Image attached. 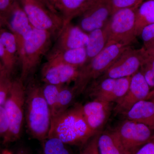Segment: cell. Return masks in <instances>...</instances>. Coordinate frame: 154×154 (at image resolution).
I'll return each mask as SVG.
<instances>
[{"label": "cell", "instance_id": "cell-41", "mask_svg": "<svg viewBox=\"0 0 154 154\" xmlns=\"http://www.w3.org/2000/svg\"><path fill=\"white\" fill-rule=\"evenodd\" d=\"M0 154H4V150L1 146V143H0Z\"/></svg>", "mask_w": 154, "mask_h": 154}, {"label": "cell", "instance_id": "cell-18", "mask_svg": "<svg viewBox=\"0 0 154 154\" xmlns=\"http://www.w3.org/2000/svg\"><path fill=\"white\" fill-rule=\"evenodd\" d=\"M88 0H54L53 7L61 16L65 25L78 17Z\"/></svg>", "mask_w": 154, "mask_h": 154}, {"label": "cell", "instance_id": "cell-4", "mask_svg": "<svg viewBox=\"0 0 154 154\" xmlns=\"http://www.w3.org/2000/svg\"><path fill=\"white\" fill-rule=\"evenodd\" d=\"M47 31L33 28L31 36L19 54L21 66L20 79L25 82L34 73L42 58L51 48L53 38Z\"/></svg>", "mask_w": 154, "mask_h": 154}, {"label": "cell", "instance_id": "cell-7", "mask_svg": "<svg viewBox=\"0 0 154 154\" xmlns=\"http://www.w3.org/2000/svg\"><path fill=\"white\" fill-rule=\"evenodd\" d=\"M137 9H122L111 15L105 26L108 43L114 42L131 46L135 42L137 37L135 33Z\"/></svg>", "mask_w": 154, "mask_h": 154}, {"label": "cell", "instance_id": "cell-30", "mask_svg": "<svg viewBox=\"0 0 154 154\" xmlns=\"http://www.w3.org/2000/svg\"><path fill=\"white\" fill-rule=\"evenodd\" d=\"M19 3L18 0H0V17L5 24L6 20Z\"/></svg>", "mask_w": 154, "mask_h": 154}, {"label": "cell", "instance_id": "cell-8", "mask_svg": "<svg viewBox=\"0 0 154 154\" xmlns=\"http://www.w3.org/2000/svg\"><path fill=\"white\" fill-rule=\"evenodd\" d=\"M125 152L135 154L151 139L153 130L142 123L125 119L113 130Z\"/></svg>", "mask_w": 154, "mask_h": 154}, {"label": "cell", "instance_id": "cell-3", "mask_svg": "<svg viewBox=\"0 0 154 154\" xmlns=\"http://www.w3.org/2000/svg\"><path fill=\"white\" fill-rule=\"evenodd\" d=\"M129 47L109 42L100 53L81 67L72 87L76 96L84 93L88 86L98 79Z\"/></svg>", "mask_w": 154, "mask_h": 154}, {"label": "cell", "instance_id": "cell-22", "mask_svg": "<svg viewBox=\"0 0 154 154\" xmlns=\"http://www.w3.org/2000/svg\"><path fill=\"white\" fill-rule=\"evenodd\" d=\"M76 96L72 87L62 86L59 93L55 113L51 119L65 111L70 107Z\"/></svg>", "mask_w": 154, "mask_h": 154}, {"label": "cell", "instance_id": "cell-15", "mask_svg": "<svg viewBox=\"0 0 154 154\" xmlns=\"http://www.w3.org/2000/svg\"><path fill=\"white\" fill-rule=\"evenodd\" d=\"M79 68L64 64L46 62L41 70V79L45 84L64 85L75 80Z\"/></svg>", "mask_w": 154, "mask_h": 154}, {"label": "cell", "instance_id": "cell-23", "mask_svg": "<svg viewBox=\"0 0 154 154\" xmlns=\"http://www.w3.org/2000/svg\"><path fill=\"white\" fill-rule=\"evenodd\" d=\"M0 40L6 52L12 60L17 64L19 62L18 48L15 36L11 31L2 30L0 31Z\"/></svg>", "mask_w": 154, "mask_h": 154}, {"label": "cell", "instance_id": "cell-16", "mask_svg": "<svg viewBox=\"0 0 154 154\" xmlns=\"http://www.w3.org/2000/svg\"><path fill=\"white\" fill-rule=\"evenodd\" d=\"M122 115L125 119L142 123L154 130V99L139 101Z\"/></svg>", "mask_w": 154, "mask_h": 154}, {"label": "cell", "instance_id": "cell-17", "mask_svg": "<svg viewBox=\"0 0 154 154\" xmlns=\"http://www.w3.org/2000/svg\"><path fill=\"white\" fill-rule=\"evenodd\" d=\"M46 62L51 64H64L80 68L87 62L85 47L68 50L47 56Z\"/></svg>", "mask_w": 154, "mask_h": 154}, {"label": "cell", "instance_id": "cell-39", "mask_svg": "<svg viewBox=\"0 0 154 154\" xmlns=\"http://www.w3.org/2000/svg\"><path fill=\"white\" fill-rule=\"evenodd\" d=\"M5 25V23L3 22L2 19L0 17V31L2 30V27L3 25Z\"/></svg>", "mask_w": 154, "mask_h": 154}, {"label": "cell", "instance_id": "cell-10", "mask_svg": "<svg viewBox=\"0 0 154 154\" xmlns=\"http://www.w3.org/2000/svg\"><path fill=\"white\" fill-rule=\"evenodd\" d=\"M146 56L143 48L134 49L130 46L122 53L99 79H116L131 77L140 69Z\"/></svg>", "mask_w": 154, "mask_h": 154}, {"label": "cell", "instance_id": "cell-2", "mask_svg": "<svg viewBox=\"0 0 154 154\" xmlns=\"http://www.w3.org/2000/svg\"><path fill=\"white\" fill-rule=\"evenodd\" d=\"M51 116L42 94V88L34 80L26 87L25 120L29 134L42 142L48 138Z\"/></svg>", "mask_w": 154, "mask_h": 154}, {"label": "cell", "instance_id": "cell-1", "mask_svg": "<svg viewBox=\"0 0 154 154\" xmlns=\"http://www.w3.org/2000/svg\"><path fill=\"white\" fill-rule=\"evenodd\" d=\"M97 133L88 125L82 105L76 104L51 119L48 138H56L66 145L82 147Z\"/></svg>", "mask_w": 154, "mask_h": 154}, {"label": "cell", "instance_id": "cell-28", "mask_svg": "<svg viewBox=\"0 0 154 154\" xmlns=\"http://www.w3.org/2000/svg\"><path fill=\"white\" fill-rule=\"evenodd\" d=\"M140 70L150 88L151 91L154 90V57L146 56Z\"/></svg>", "mask_w": 154, "mask_h": 154}, {"label": "cell", "instance_id": "cell-37", "mask_svg": "<svg viewBox=\"0 0 154 154\" xmlns=\"http://www.w3.org/2000/svg\"><path fill=\"white\" fill-rule=\"evenodd\" d=\"M38 1L41 2H42L43 4H44V5H45L47 6L50 9H51V10L54 11V12H56V13H58L57 12L52 8V6L50 4L49 2H48V0H38Z\"/></svg>", "mask_w": 154, "mask_h": 154}, {"label": "cell", "instance_id": "cell-20", "mask_svg": "<svg viewBox=\"0 0 154 154\" xmlns=\"http://www.w3.org/2000/svg\"><path fill=\"white\" fill-rule=\"evenodd\" d=\"M98 146L100 154H122L125 152L113 130L100 133Z\"/></svg>", "mask_w": 154, "mask_h": 154}, {"label": "cell", "instance_id": "cell-21", "mask_svg": "<svg viewBox=\"0 0 154 154\" xmlns=\"http://www.w3.org/2000/svg\"><path fill=\"white\" fill-rule=\"evenodd\" d=\"M154 23V0L143 2L136 12L135 33L139 36L141 30L146 26Z\"/></svg>", "mask_w": 154, "mask_h": 154}, {"label": "cell", "instance_id": "cell-42", "mask_svg": "<svg viewBox=\"0 0 154 154\" xmlns=\"http://www.w3.org/2000/svg\"><path fill=\"white\" fill-rule=\"evenodd\" d=\"M122 154H131V153H130L129 152H125L124 153Z\"/></svg>", "mask_w": 154, "mask_h": 154}, {"label": "cell", "instance_id": "cell-14", "mask_svg": "<svg viewBox=\"0 0 154 154\" xmlns=\"http://www.w3.org/2000/svg\"><path fill=\"white\" fill-rule=\"evenodd\" d=\"M5 24L15 36L19 54L24 43L31 36L33 29L19 2L6 20Z\"/></svg>", "mask_w": 154, "mask_h": 154}, {"label": "cell", "instance_id": "cell-33", "mask_svg": "<svg viewBox=\"0 0 154 154\" xmlns=\"http://www.w3.org/2000/svg\"><path fill=\"white\" fill-rule=\"evenodd\" d=\"M9 123L8 117L3 105L0 106V143L8 133Z\"/></svg>", "mask_w": 154, "mask_h": 154}, {"label": "cell", "instance_id": "cell-29", "mask_svg": "<svg viewBox=\"0 0 154 154\" xmlns=\"http://www.w3.org/2000/svg\"><path fill=\"white\" fill-rule=\"evenodd\" d=\"M143 2L144 0H110L112 14L122 9L137 8Z\"/></svg>", "mask_w": 154, "mask_h": 154}, {"label": "cell", "instance_id": "cell-9", "mask_svg": "<svg viewBox=\"0 0 154 154\" xmlns=\"http://www.w3.org/2000/svg\"><path fill=\"white\" fill-rule=\"evenodd\" d=\"M110 0H88L78 26L86 33L105 27L112 15Z\"/></svg>", "mask_w": 154, "mask_h": 154}, {"label": "cell", "instance_id": "cell-40", "mask_svg": "<svg viewBox=\"0 0 154 154\" xmlns=\"http://www.w3.org/2000/svg\"><path fill=\"white\" fill-rule=\"evenodd\" d=\"M48 2H49V4H50L52 6V8L54 9V8L53 7V3L54 2V0H48ZM54 10H55V9H54Z\"/></svg>", "mask_w": 154, "mask_h": 154}, {"label": "cell", "instance_id": "cell-19", "mask_svg": "<svg viewBox=\"0 0 154 154\" xmlns=\"http://www.w3.org/2000/svg\"><path fill=\"white\" fill-rule=\"evenodd\" d=\"M88 34L89 39L85 47L87 54L86 63L100 53L108 43V35L105 26L93 30Z\"/></svg>", "mask_w": 154, "mask_h": 154}, {"label": "cell", "instance_id": "cell-34", "mask_svg": "<svg viewBox=\"0 0 154 154\" xmlns=\"http://www.w3.org/2000/svg\"><path fill=\"white\" fill-rule=\"evenodd\" d=\"M135 154H154V135L151 139L142 146Z\"/></svg>", "mask_w": 154, "mask_h": 154}, {"label": "cell", "instance_id": "cell-5", "mask_svg": "<svg viewBox=\"0 0 154 154\" xmlns=\"http://www.w3.org/2000/svg\"><path fill=\"white\" fill-rule=\"evenodd\" d=\"M26 87L20 78L13 80L12 86L3 107L9 123L8 133L2 141L3 145L17 141L22 134L25 120Z\"/></svg>", "mask_w": 154, "mask_h": 154}, {"label": "cell", "instance_id": "cell-27", "mask_svg": "<svg viewBox=\"0 0 154 154\" xmlns=\"http://www.w3.org/2000/svg\"><path fill=\"white\" fill-rule=\"evenodd\" d=\"M10 73L0 68V106L3 105L8 96L13 79Z\"/></svg>", "mask_w": 154, "mask_h": 154}, {"label": "cell", "instance_id": "cell-35", "mask_svg": "<svg viewBox=\"0 0 154 154\" xmlns=\"http://www.w3.org/2000/svg\"><path fill=\"white\" fill-rule=\"evenodd\" d=\"M144 52L147 56L154 57V42L146 47H143Z\"/></svg>", "mask_w": 154, "mask_h": 154}, {"label": "cell", "instance_id": "cell-36", "mask_svg": "<svg viewBox=\"0 0 154 154\" xmlns=\"http://www.w3.org/2000/svg\"><path fill=\"white\" fill-rule=\"evenodd\" d=\"M14 154H32L30 149L25 146H20L17 149Z\"/></svg>", "mask_w": 154, "mask_h": 154}, {"label": "cell", "instance_id": "cell-24", "mask_svg": "<svg viewBox=\"0 0 154 154\" xmlns=\"http://www.w3.org/2000/svg\"><path fill=\"white\" fill-rule=\"evenodd\" d=\"M39 154H71L66 145L60 140L48 137L42 142V149Z\"/></svg>", "mask_w": 154, "mask_h": 154}, {"label": "cell", "instance_id": "cell-6", "mask_svg": "<svg viewBox=\"0 0 154 154\" xmlns=\"http://www.w3.org/2000/svg\"><path fill=\"white\" fill-rule=\"evenodd\" d=\"M18 1L33 28L47 31L55 39L65 25L61 16L38 0Z\"/></svg>", "mask_w": 154, "mask_h": 154}, {"label": "cell", "instance_id": "cell-31", "mask_svg": "<svg viewBox=\"0 0 154 154\" xmlns=\"http://www.w3.org/2000/svg\"><path fill=\"white\" fill-rule=\"evenodd\" d=\"M101 132L95 134L82 147L79 154H100L98 148V140L99 134Z\"/></svg>", "mask_w": 154, "mask_h": 154}, {"label": "cell", "instance_id": "cell-25", "mask_svg": "<svg viewBox=\"0 0 154 154\" xmlns=\"http://www.w3.org/2000/svg\"><path fill=\"white\" fill-rule=\"evenodd\" d=\"M62 86L45 84L43 86H42V94L45 101L49 106L51 118L55 113L59 93Z\"/></svg>", "mask_w": 154, "mask_h": 154}, {"label": "cell", "instance_id": "cell-11", "mask_svg": "<svg viewBox=\"0 0 154 154\" xmlns=\"http://www.w3.org/2000/svg\"><path fill=\"white\" fill-rule=\"evenodd\" d=\"M151 89L140 70L131 76L129 89L122 98L116 102V114L123 115L136 103L146 99Z\"/></svg>", "mask_w": 154, "mask_h": 154}, {"label": "cell", "instance_id": "cell-26", "mask_svg": "<svg viewBox=\"0 0 154 154\" xmlns=\"http://www.w3.org/2000/svg\"><path fill=\"white\" fill-rule=\"evenodd\" d=\"M131 77H125L116 79L115 85L112 93L107 99V102H116L126 94L128 89Z\"/></svg>", "mask_w": 154, "mask_h": 154}, {"label": "cell", "instance_id": "cell-12", "mask_svg": "<svg viewBox=\"0 0 154 154\" xmlns=\"http://www.w3.org/2000/svg\"><path fill=\"white\" fill-rule=\"evenodd\" d=\"M88 33L71 22L65 24L54 44L48 53L47 56L68 50L85 47L88 43Z\"/></svg>", "mask_w": 154, "mask_h": 154}, {"label": "cell", "instance_id": "cell-32", "mask_svg": "<svg viewBox=\"0 0 154 154\" xmlns=\"http://www.w3.org/2000/svg\"><path fill=\"white\" fill-rule=\"evenodd\" d=\"M146 47L154 42V23L146 26L141 31L139 36Z\"/></svg>", "mask_w": 154, "mask_h": 154}, {"label": "cell", "instance_id": "cell-38", "mask_svg": "<svg viewBox=\"0 0 154 154\" xmlns=\"http://www.w3.org/2000/svg\"><path fill=\"white\" fill-rule=\"evenodd\" d=\"M154 99V89L150 91L149 96L146 99Z\"/></svg>", "mask_w": 154, "mask_h": 154}, {"label": "cell", "instance_id": "cell-13", "mask_svg": "<svg viewBox=\"0 0 154 154\" xmlns=\"http://www.w3.org/2000/svg\"><path fill=\"white\" fill-rule=\"evenodd\" d=\"M112 110L111 103L99 99L82 105V110L88 125L96 132L101 130L107 122Z\"/></svg>", "mask_w": 154, "mask_h": 154}]
</instances>
